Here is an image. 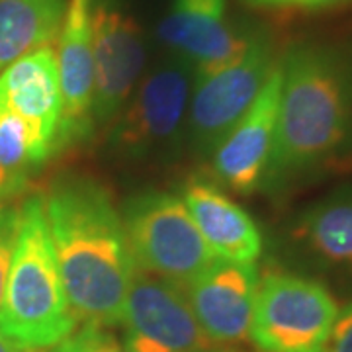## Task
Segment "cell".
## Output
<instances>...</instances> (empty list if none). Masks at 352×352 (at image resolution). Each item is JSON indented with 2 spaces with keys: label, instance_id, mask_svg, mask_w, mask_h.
Wrapping results in <instances>:
<instances>
[{
  "label": "cell",
  "instance_id": "16",
  "mask_svg": "<svg viewBox=\"0 0 352 352\" xmlns=\"http://www.w3.org/2000/svg\"><path fill=\"white\" fill-rule=\"evenodd\" d=\"M0 104L38 127L55 147L61 85L53 45L28 53L0 73Z\"/></svg>",
  "mask_w": 352,
  "mask_h": 352
},
{
  "label": "cell",
  "instance_id": "20",
  "mask_svg": "<svg viewBox=\"0 0 352 352\" xmlns=\"http://www.w3.org/2000/svg\"><path fill=\"white\" fill-rule=\"evenodd\" d=\"M18 226H20V208L14 206H0V303L6 288V280L12 264L16 239H18Z\"/></svg>",
  "mask_w": 352,
  "mask_h": 352
},
{
  "label": "cell",
  "instance_id": "1",
  "mask_svg": "<svg viewBox=\"0 0 352 352\" xmlns=\"http://www.w3.org/2000/svg\"><path fill=\"white\" fill-rule=\"evenodd\" d=\"M67 300L78 321L122 323L135 261L108 190L85 176L57 180L43 196Z\"/></svg>",
  "mask_w": 352,
  "mask_h": 352
},
{
  "label": "cell",
  "instance_id": "13",
  "mask_svg": "<svg viewBox=\"0 0 352 352\" xmlns=\"http://www.w3.org/2000/svg\"><path fill=\"white\" fill-rule=\"evenodd\" d=\"M258 280L256 263L215 258L184 288L204 335L212 342L249 339Z\"/></svg>",
  "mask_w": 352,
  "mask_h": 352
},
{
  "label": "cell",
  "instance_id": "23",
  "mask_svg": "<svg viewBox=\"0 0 352 352\" xmlns=\"http://www.w3.org/2000/svg\"><path fill=\"white\" fill-rule=\"evenodd\" d=\"M0 352H39V351H28L24 346L16 344L14 340L6 339L2 333H0Z\"/></svg>",
  "mask_w": 352,
  "mask_h": 352
},
{
  "label": "cell",
  "instance_id": "6",
  "mask_svg": "<svg viewBox=\"0 0 352 352\" xmlns=\"http://www.w3.org/2000/svg\"><path fill=\"white\" fill-rule=\"evenodd\" d=\"M190 75L192 67L173 55L141 76L112 126L110 143L118 157L143 163L175 151L188 120Z\"/></svg>",
  "mask_w": 352,
  "mask_h": 352
},
{
  "label": "cell",
  "instance_id": "3",
  "mask_svg": "<svg viewBox=\"0 0 352 352\" xmlns=\"http://www.w3.org/2000/svg\"><path fill=\"white\" fill-rule=\"evenodd\" d=\"M78 319L67 300L51 241L43 196L20 208L18 239L0 303V333L28 351H47L75 333Z\"/></svg>",
  "mask_w": 352,
  "mask_h": 352
},
{
  "label": "cell",
  "instance_id": "7",
  "mask_svg": "<svg viewBox=\"0 0 352 352\" xmlns=\"http://www.w3.org/2000/svg\"><path fill=\"white\" fill-rule=\"evenodd\" d=\"M276 63L270 34L256 28L237 61L208 75H194L186 124L196 155L212 157L256 100Z\"/></svg>",
  "mask_w": 352,
  "mask_h": 352
},
{
  "label": "cell",
  "instance_id": "10",
  "mask_svg": "<svg viewBox=\"0 0 352 352\" xmlns=\"http://www.w3.org/2000/svg\"><path fill=\"white\" fill-rule=\"evenodd\" d=\"M254 30L227 20V0H173L159 24V38L194 75H208L237 61Z\"/></svg>",
  "mask_w": 352,
  "mask_h": 352
},
{
  "label": "cell",
  "instance_id": "21",
  "mask_svg": "<svg viewBox=\"0 0 352 352\" xmlns=\"http://www.w3.org/2000/svg\"><path fill=\"white\" fill-rule=\"evenodd\" d=\"M254 10H325L352 0H241Z\"/></svg>",
  "mask_w": 352,
  "mask_h": 352
},
{
  "label": "cell",
  "instance_id": "12",
  "mask_svg": "<svg viewBox=\"0 0 352 352\" xmlns=\"http://www.w3.org/2000/svg\"><path fill=\"white\" fill-rule=\"evenodd\" d=\"M280 88L282 73L278 59L256 100L212 153L214 175L237 194H252L263 186L276 138Z\"/></svg>",
  "mask_w": 352,
  "mask_h": 352
},
{
  "label": "cell",
  "instance_id": "24",
  "mask_svg": "<svg viewBox=\"0 0 352 352\" xmlns=\"http://www.w3.org/2000/svg\"><path fill=\"white\" fill-rule=\"evenodd\" d=\"M201 352H214V351H212V349H208V351H201Z\"/></svg>",
  "mask_w": 352,
  "mask_h": 352
},
{
  "label": "cell",
  "instance_id": "22",
  "mask_svg": "<svg viewBox=\"0 0 352 352\" xmlns=\"http://www.w3.org/2000/svg\"><path fill=\"white\" fill-rule=\"evenodd\" d=\"M327 352H352V302L339 309Z\"/></svg>",
  "mask_w": 352,
  "mask_h": 352
},
{
  "label": "cell",
  "instance_id": "2",
  "mask_svg": "<svg viewBox=\"0 0 352 352\" xmlns=\"http://www.w3.org/2000/svg\"><path fill=\"white\" fill-rule=\"evenodd\" d=\"M276 138L263 186L286 188L352 147V51L303 41L280 59Z\"/></svg>",
  "mask_w": 352,
  "mask_h": 352
},
{
  "label": "cell",
  "instance_id": "8",
  "mask_svg": "<svg viewBox=\"0 0 352 352\" xmlns=\"http://www.w3.org/2000/svg\"><path fill=\"white\" fill-rule=\"evenodd\" d=\"M92 124L112 126L138 88L147 61L143 30L122 0L92 2Z\"/></svg>",
  "mask_w": 352,
  "mask_h": 352
},
{
  "label": "cell",
  "instance_id": "5",
  "mask_svg": "<svg viewBox=\"0 0 352 352\" xmlns=\"http://www.w3.org/2000/svg\"><path fill=\"white\" fill-rule=\"evenodd\" d=\"M339 305L321 282L292 272L258 280L249 339L263 352H327Z\"/></svg>",
  "mask_w": 352,
  "mask_h": 352
},
{
  "label": "cell",
  "instance_id": "4",
  "mask_svg": "<svg viewBox=\"0 0 352 352\" xmlns=\"http://www.w3.org/2000/svg\"><path fill=\"white\" fill-rule=\"evenodd\" d=\"M122 221L139 268L182 289L215 261L180 196L139 194L127 200Z\"/></svg>",
  "mask_w": 352,
  "mask_h": 352
},
{
  "label": "cell",
  "instance_id": "15",
  "mask_svg": "<svg viewBox=\"0 0 352 352\" xmlns=\"http://www.w3.org/2000/svg\"><path fill=\"white\" fill-rule=\"evenodd\" d=\"M180 198L215 258L256 263L263 252V235L251 215L226 192L201 180H190Z\"/></svg>",
  "mask_w": 352,
  "mask_h": 352
},
{
  "label": "cell",
  "instance_id": "19",
  "mask_svg": "<svg viewBox=\"0 0 352 352\" xmlns=\"http://www.w3.org/2000/svg\"><path fill=\"white\" fill-rule=\"evenodd\" d=\"M39 352H126L113 339L112 335L106 331V327L98 325H88L75 329V333H71L59 344L51 346L47 351Z\"/></svg>",
  "mask_w": 352,
  "mask_h": 352
},
{
  "label": "cell",
  "instance_id": "17",
  "mask_svg": "<svg viewBox=\"0 0 352 352\" xmlns=\"http://www.w3.org/2000/svg\"><path fill=\"white\" fill-rule=\"evenodd\" d=\"M69 0H0V73L57 41Z\"/></svg>",
  "mask_w": 352,
  "mask_h": 352
},
{
  "label": "cell",
  "instance_id": "11",
  "mask_svg": "<svg viewBox=\"0 0 352 352\" xmlns=\"http://www.w3.org/2000/svg\"><path fill=\"white\" fill-rule=\"evenodd\" d=\"M92 2L69 0L57 36V69L61 85V120L55 155L87 141L94 133V57H92Z\"/></svg>",
  "mask_w": 352,
  "mask_h": 352
},
{
  "label": "cell",
  "instance_id": "9",
  "mask_svg": "<svg viewBox=\"0 0 352 352\" xmlns=\"http://www.w3.org/2000/svg\"><path fill=\"white\" fill-rule=\"evenodd\" d=\"M126 352H201L212 340L201 331L186 292L135 264L122 315Z\"/></svg>",
  "mask_w": 352,
  "mask_h": 352
},
{
  "label": "cell",
  "instance_id": "18",
  "mask_svg": "<svg viewBox=\"0 0 352 352\" xmlns=\"http://www.w3.org/2000/svg\"><path fill=\"white\" fill-rule=\"evenodd\" d=\"M53 155V141L0 104V206L20 196Z\"/></svg>",
  "mask_w": 352,
  "mask_h": 352
},
{
  "label": "cell",
  "instance_id": "14",
  "mask_svg": "<svg viewBox=\"0 0 352 352\" xmlns=\"http://www.w3.org/2000/svg\"><path fill=\"white\" fill-rule=\"evenodd\" d=\"M294 252L317 270L352 278V184L325 194L294 217Z\"/></svg>",
  "mask_w": 352,
  "mask_h": 352
}]
</instances>
